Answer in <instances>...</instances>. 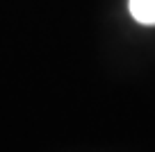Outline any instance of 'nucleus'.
<instances>
[{"instance_id":"f257e3e1","label":"nucleus","mask_w":155,"mask_h":152,"mask_svg":"<svg viewBox=\"0 0 155 152\" xmlns=\"http://www.w3.org/2000/svg\"><path fill=\"white\" fill-rule=\"evenodd\" d=\"M130 14L141 25H155V0H130Z\"/></svg>"}]
</instances>
